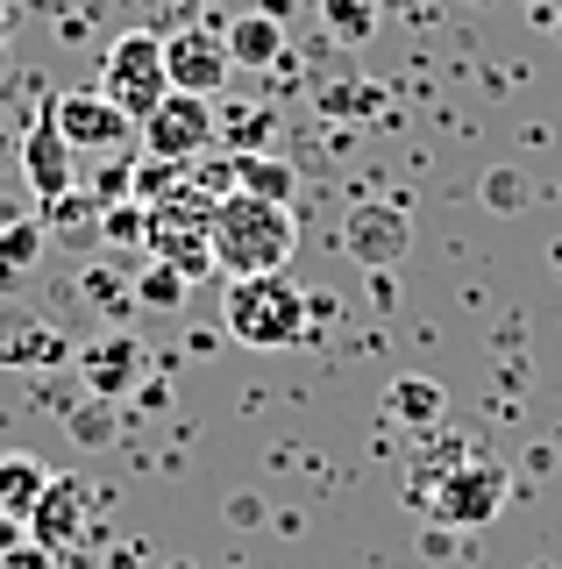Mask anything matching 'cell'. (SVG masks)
Returning <instances> with one entry per match:
<instances>
[{"instance_id":"1","label":"cell","mask_w":562,"mask_h":569,"mask_svg":"<svg viewBox=\"0 0 562 569\" xmlns=\"http://www.w3.org/2000/svg\"><path fill=\"white\" fill-rule=\"evenodd\" d=\"M300 249V221L278 200H250V192H228L214 200V271L221 278H271L292 263Z\"/></svg>"},{"instance_id":"2","label":"cell","mask_w":562,"mask_h":569,"mask_svg":"<svg viewBox=\"0 0 562 569\" xmlns=\"http://www.w3.org/2000/svg\"><path fill=\"white\" fill-rule=\"evenodd\" d=\"M307 320H313V307L285 271L228 278V292H221V328L242 349H292V342H307Z\"/></svg>"},{"instance_id":"3","label":"cell","mask_w":562,"mask_h":569,"mask_svg":"<svg viewBox=\"0 0 562 569\" xmlns=\"http://www.w3.org/2000/svg\"><path fill=\"white\" fill-rule=\"evenodd\" d=\"M100 93H108L121 114L143 129V114H157L171 93V71H164V36L150 29H129L108 43V58H100Z\"/></svg>"},{"instance_id":"4","label":"cell","mask_w":562,"mask_h":569,"mask_svg":"<svg viewBox=\"0 0 562 569\" xmlns=\"http://www.w3.org/2000/svg\"><path fill=\"white\" fill-rule=\"evenodd\" d=\"M221 142V107L200 93H164L157 114H143V150L164 157V164H192Z\"/></svg>"},{"instance_id":"5","label":"cell","mask_w":562,"mask_h":569,"mask_svg":"<svg viewBox=\"0 0 562 569\" xmlns=\"http://www.w3.org/2000/svg\"><path fill=\"white\" fill-rule=\"evenodd\" d=\"M505 506V470L499 462H449V477L428 491V512L442 527H484Z\"/></svg>"},{"instance_id":"6","label":"cell","mask_w":562,"mask_h":569,"mask_svg":"<svg viewBox=\"0 0 562 569\" xmlns=\"http://www.w3.org/2000/svg\"><path fill=\"white\" fill-rule=\"evenodd\" d=\"M164 71H171V93L214 100L221 86H228V71H235V58H228V36L221 29H171L164 36Z\"/></svg>"},{"instance_id":"7","label":"cell","mask_w":562,"mask_h":569,"mask_svg":"<svg viewBox=\"0 0 562 569\" xmlns=\"http://www.w3.org/2000/svg\"><path fill=\"white\" fill-rule=\"evenodd\" d=\"M50 121H58V136L72 142V150H108V157H121V142L136 136V121L121 114V107L100 93H58L50 100Z\"/></svg>"},{"instance_id":"8","label":"cell","mask_w":562,"mask_h":569,"mask_svg":"<svg viewBox=\"0 0 562 569\" xmlns=\"http://www.w3.org/2000/svg\"><path fill=\"white\" fill-rule=\"evenodd\" d=\"M407 242H413V213L399 200H363L349 213V228H342V249L363 263V271H392V263L407 257Z\"/></svg>"},{"instance_id":"9","label":"cell","mask_w":562,"mask_h":569,"mask_svg":"<svg viewBox=\"0 0 562 569\" xmlns=\"http://www.w3.org/2000/svg\"><path fill=\"white\" fill-rule=\"evenodd\" d=\"M86 506H93V485H86V477H72V470L50 477L43 506L29 512V541H37L43 556H50V548H72L79 533H86Z\"/></svg>"},{"instance_id":"10","label":"cell","mask_w":562,"mask_h":569,"mask_svg":"<svg viewBox=\"0 0 562 569\" xmlns=\"http://www.w3.org/2000/svg\"><path fill=\"white\" fill-rule=\"evenodd\" d=\"M22 164H29V186H37V200H64V192L79 186V171H72V142L58 136L50 107L37 114V129H29V142H22Z\"/></svg>"},{"instance_id":"11","label":"cell","mask_w":562,"mask_h":569,"mask_svg":"<svg viewBox=\"0 0 562 569\" xmlns=\"http://www.w3.org/2000/svg\"><path fill=\"white\" fill-rule=\"evenodd\" d=\"M221 36H228V58H235V71H271L278 58H285V14H271V8L235 14Z\"/></svg>"},{"instance_id":"12","label":"cell","mask_w":562,"mask_h":569,"mask_svg":"<svg viewBox=\"0 0 562 569\" xmlns=\"http://www.w3.org/2000/svg\"><path fill=\"white\" fill-rule=\"evenodd\" d=\"M43 491H50V470L29 449H8V456H0V520H22L29 527V512L43 506Z\"/></svg>"},{"instance_id":"13","label":"cell","mask_w":562,"mask_h":569,"mask_svg":"<svg viewBox=\"0 0 562 569\" xmlns=\"http://www.w3.org/2000/svg\"><path fill=\"white\" fill-rule=\"evenodd\" d=\"M292 186H300V171H292L285 157H271V150L235 157V192H250V200H278V207H292Z\"/></svg>"},{"instance_id":"14","label":"cell","mask_w":562,"mask_h":569,"mask_svg":"<svg viewBox=\"0 0 562 569\" xmlns=\"http://www.w3.org/2000/svg\"><path fill=\"white\" fill-rule=\"evenodd\" d=\"M79 363H86V385H93V391H100V399H114V391H121V385H129V378H136V342H129V335H114V342H100V349H86V356H79Z\"/></svg>"},{"instance_id":"15","label":"cell","mask_w":562,"mask_h":569,"mask_svg":"<svg viewBox=\"0 0 562 569\" xmlns=\"http://www.w3.org/2000/svg\"><path fill=\"white\" fill-rule=\"evenodd\" d=\"M58 356V335L43 320H0V363H50Z\"/></svg>"},{"instance_id":"16","label":"cell","mask_w":562,"mask_h":569,"mask_svg":"<svg viewBox=\"0 0 562 569\" xmlns=\"http://www.w3.org/2000/svg\"><path fill=\"white\" fill-rule=\"evenodd\" d=\"M263 136H271V114H263V107H250V100L221 107V142H228L235 157H257V150H263Z\"/></svg>"},{"instance_id":"17","label":"cell","mask_w":562,"mask_h":569,"mask_svg":"<svg viewBox=\"0 0 562 569\" xmlns=\"http://www.w3.org/2000/svg\"><path fill=\"white\" fill-rule=\"evenodd\" d=\"M185 271H171V263H157L150 257V271L136 278V307H150V313H164V307H185Z\"/></svg>"},{"instance_id":"18","label":"cell","mask_w":562,"mask_h":569,"mask_svg":"<svg viewBox=\"0 0 562 569\" xmlns=\"http://www.w3.org/2000/svg\"><path fill=\"white\" fill-rule=\"evenodd\" d=\"M384 399H392V413H399V420H413V427L442 420V391H434L428 378H399L392 391H384Z\"/></svg>"},{"instance_id":"19","label":"cell","mask_w":562,"mask_h":569,"mask_svg":"<svg viewBox=\"0 0 562 569\" xmlns=\"http://www.w3.org/2000/svg\"><path fill=\"white\" fill-rule=\"evenodd\" d=\"M321 22H328V36H342V43H363V36L378 29V8L371 0H321Z\"/></svg>"},{"instance_id":"20","label":"cell","mask_w":562,"mask_h":569,"mask_svg":"<svg viewBox=\"0 0 562 569\" xmlns=\"http://www.w3.org/2000/svg\"><path fill=\"white\" fill-rule=\"evenodd\" d=\"M37 249H43V228L37 221H8L0 228V271H29V263H37Z\"/></svg>"},{"instance_id":"21","label":"cell","mask_w":562,"mask_h":569,"mask_svg":"<svg viewBox=\"0 0 562 569\" xmlns=\"http://www.w3.org/2000/svg\"><path fill=\"white\" fill-rule=\"evenodd\" d=\"M179 186H185V171H179V164H164V157H143V164H136V200H143V207L171 200Z\"/></svg>"},{"instance_id":"22","label":"cell","mask_w":562,"mask_h":569,"mask_svg":"<svg viewBox=\"0 0 562 569\" xmlns=\"http://www.w3.org/2000/svg\"><path fill=\"white\" fill-rule=\"evenodd\" d=\"M321 107H328V114H342V107H384V93H378V86H328Z\"/></svg>"},{"instance_id":"23","label":"cell","mask_w":562,"mask_h":569,"mask_svg":"<svg viewBox=\"0 0 562 569\" xmlns=\"http://www.w3.org/2000/svg\"><path fill=\"white\" fill-rule=\"evenodd\" d=\"M520 192H526V186H520V178L505 171V164H499V171L484 178V200H491V207H520Z\"/></svg>"},{"instance_id":"24","label":"cell","mask_w":562,"mask_h":569,"mask_svg":"<svg viewBox=\"0 0 562 569\" xmlns=\"http://www.w3.org/2000/svg\"><path fill=\"white\" fill-rule=\"evenodd\" d=\"M0 43H8V0H0Z\"/></svg>"},{"instance_id":"25","label":"cell","mask_w":562,"mask_h":569,"mask_svg":"<svg viewBox=\"0 0 562 569\" xmlns=\"http://www.w3.org/2000/svg\"><path fill=\"white\" fill-rule=\"evenodd\" d=\"M513 8H534V0H513Z\"/></svg>"}]
</instances>
